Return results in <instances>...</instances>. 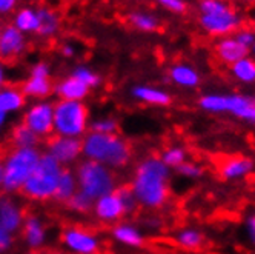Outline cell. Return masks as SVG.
Returning a JSON list of instances; mask_svg holds the SVG:
<instances>
[{
  "instance_id": "d590c367",
  "label": "cell",
  "mask_w": 255,
  "mask_h": 254,
  "mask_svg": "<svg viewBox=\"0 0 255 254\" xmlns=\"http://www.w3.org/2000/svg\"><path fill=\"white\" fill-rule=\"evenodd\" d=\"M119 123L114 119H102L93 123L91 131L94 133H102V134H117Z\"/></svg>"
},
{
  "instance_id": "bcb514c9",
  "label": "cell",
  "mask_w": 255,
  "mask_h": 254,
  "mask_svg": "<svg viewBox=\"0 0 255 254\" xmlns=\"http://www.w3.org/2000/svg\"><path fill=\"white\" fill-rule=\"evenodd\" d=\"M72 52H74V51H72L69 46H65L63 48V54H65V56H72Z\"/></svg>"
},
{
  "instance_id": "9c48e42d",
  "label": "cell",
  "mask_w": 255,
  "mask_h": 254,
  "mask_svg": "<svg viewBox=\"0 0 255 254\" xmlns=\"http://www.w3.org/2000/svg\"><path fill=\"white\" fill-rule=\"evenodd\" d=\"M63 244L74 253L79 254H97L100 251V241L93 231L86 228L71 227L62 234Z\"/></svg>"
},
{
  "instance_id": "277c9868",
  "label": "cell",
  "mask_w": 255,
  "mask_h": 254,
  "mask_svg": "<svg viewBox=\"0 0 255 254\" xmlns=\"http://www.w3.org/2000/svg\"><path fill=\"white\" fill-rule=\"evenodd\" d=\"M60 174V163L46 153L40 156L37 167H35L31 177L25 182V185L20 188V193L29 201H48L56 193Z\"/></svg>"
},
{
  "instance_id": "5bb4252c",
  "label": "cell",
  "mask_w": 255,
  "mask_h": 254,
  "mask_svg": "<svg viewBox=\"0 0 255 254\" xmlns=\"http://www.w3.org/2000/svg\"><path fill=\"white\" fill-rule=\"evenodd\" d=\"M25 49V40L22 32L14 25H6L0 34V59L3 62H12Z\"/></svg>"
},
{
  "instance_id": "f6af8a7d",
  "label": "cell",
  "mask_w": 255,
  "mask_h": 254,
  "mask_svg": "<svg viewBox=\"0 0 255 254\" xmlns=\"http://www.w3.org/2000/svg\"><path fill=\"white\" fill-rule=\"evenodd\" d=\"M5 119H6V113L0 111V128H2V126H3V123H5Z\"/></svg>"
},
{
  "instance_id": "ba28073f",
  "label": "cell",
  "mask_w": 255,
  "mask_h": 254,
  "mask_svg": "<svg viewBox=\"0 0 255 254\" xmlns=\"http://www.w3.org/2000/svg\"><path fill=\"white\" fill-rule=\"evenodd\" d=\"M252 103H255V97L245 94L209 93L198 99V106L203 111L212 114H232L235 117Z\"/></svg>"
},
{
  "instance_id": "cb8c5ba5",
  "label": "cell",
  "mask_w": 255,
  "mask_h": 254,
  "mask_svg": "<svg viewBox=\"0 0 255 254\" xmlns=\"http://www.w3.org/2000/svg\"><path fill=\"white\" fill-rule=\"evenodd\" d=\"M23 238L31 248H39L45 241V228L35 216H26Z\"/></svg>"
},
{
  "instance_id": "ab89813d",
  "label": "cell",
  "mask_w": 255,
  "mask_h": 254,
  "mask_svg": "<svg viewBox=\"0 0 255 254\" xmlns=\"http://www.w3.org/2000/svg\"><path fill=\"white\" fill-rule=\"evenodd\" d=\"M237 119H240L243 122H248V123L255 125V103H252L251 106L245 108V110L239 116H237Z\"/></svg>"
},
{
  "instance_id": "2e32d148",
  "label": "cell",
  "mask_w": 255,
  "mask_h": 254,
  "mask_svg": "<svg viewBox=\"0 0 255 254\" xmlns=\"http://www.w3.org/2000/svg\"><path fill=\"white\" fill-rule=\"evenodd\" d=\"M51 88L49 69L45 63H39L34 66L31 77L23 83L22 91L32 97H45L51 93Z\"/></svg>"
},
{
  "instance_id": "d6a6232c",
  "label": "cell",
  "mask_w": 255,
  "mask_h": 254,
  "mask_svg": "<svg viewBox=\"0 0 255 254\" xmlns=\"http://www.w3.org/2000/svg\"><path fill=\"white\" fill-rule=\"evenodd\" d=\"M116 193L122 199V202L125 205V210H126V214L135 213V210L138 208V204H137V199H135L131 187L129 185H120V187L116 188Z\"/></svg>"
},
{
  "instance_id": "6da1fadb",
  "label": "cell",
  "mask_w": 255,
  "mask_h": 254,
  "mask_svg": "<svg viewBox=\"0 0 255 254\" xmlns=\"http://www.w3.org/2000/svg\"><path fill=\"white\" fill-rule=\"evenodd\" d=\"M129 187L138 207L151 211L160 210L171 196V168L158 156L144 157L135 165Z\"/></svg>"
},
{
  "instance_id": "7c38bea8",
  "label": "cell",
  "mask_w": 255,
  "mask_h": 254,
  "mask_svg": "<svg viewBox=\"0 0 255 254\" xmlns=\"http://www.w3.org/2000/svg\"><path fill=\"white\" fill-rule=\"evenodd\" d=\"M94 213L99 221L106 222V224L119 222L122 217L128 216L122 199L119 197V194L116 191L97 199L94 204Z\"/></svg>"
},
{
  "instance_id": "e0dca14e",
  "label": "cell",
  "mask_w": 255,
  "mask_h": 254,
  "mask_svg": "<svg viewBox=\"0 0 255 254\" xmlns=\"http://www.w3.org/2000/svg\"><path fill=\"white\" fill-rule=\"evenodd\" d=\"M23 210L14 202L9 196H0V224H2L9 233L17 231L23 222Z\"/></svg>"
},
{
  "instance_id": "ffe728a7",
  "label": "cell",
  "mask_w": 255,
  "mask_h": 254,
  "mask_svg": "<svg viewBox=\"0 0 255 254\" xmlns=\"http://www.w3.org/2000/svg\"><path fill=\"white\" fill-rule=\"evenodd\" d=\"M132 96L148 105H155V106H168L171 103V96L169 93H166L165 89L160 88H154V86H135L132 89Z\"/></svg>"
},
{
  "instance_id": "52a82bcc",
  "label": "cell",
  "mask_w": 255,
  "mask_h": 254,
  "mask_svg": "<svg viewBox=\"0 0 255 254\" xmlns=\"http://www.w3.org/2000/svg\"><path fill=\"white\" fill-rule=\"evenodd\" d=\"M88 110L79 100H62L54 108V128L59 136L77 137L85 133Z\"/></svg>"
},
{
  "instance_id": "7bdbcfd3",
  "label": "cell",
  "mask_w": 255,
  "mask_h": 254,
  "mask_svg": "<svg viewBox=\"0 0 255 254\" xmlns=\"http://www.w3.org/2000/svg\"><path fill=\"white\" fill-rule=\"evenodd\" d=\"M14 5H15V0H0V12H6L12 9Z\"/></svg>"
},
{
  "instance_id": "f546056e",
  "label": "cell",
  "mask_w": 255,
  "mask_h": 254,
  "mask_svg": "<svg viewBox=\"0 0 255 254\" xmlns=\"http://www.w3.org/2000/svg\"><path fill=\"white\" fill-rule=\"evenodd\" d=\"M15 28L19 31H37L39 29V17L32 9H22L15 17Z\"/></svg>"
},
{
  "instance_id": "4fadbf2b",
  "label": "cell",
  "mask_w": 255,
  "mask_h": 254,
  "mask_svg": "<svg viewBox=\"0 0 255 254\" xmlns=\"http://www.w3.org/2000/svg\"><path fill=\"white\" fill-rule=\"evenodd\" d=\"M249 52L251 51L246 46H243L240 42H237L234 39V35H228V37L218 39L214 45L215 59L226 66H231L235 62L248 57Z\"/></svg>"
},
{
  "instance_id": "c3c4849f",
  "label": "cell",
  "mask_w": 255,
  "mask_h": 254,
  "mask_svg": "<svg viewBox=\"0 0 255 254\" xmlns=\"http://www.w3.org/2000/svg\"><path fill=\"white\" fill-rule=\"evenodd\" d=\"M251 54H252L254 59H255V42H254V45H252V48H251Z\"/></svg>"
},
{
  "instance_id": "8fae6325",
  "label": "cell",
  "mask_w": 255,
  "mask_h": 254,
  "mask_svg": "<svg viewBox=\"0 0 255 254\" xmlns=\"http://www.w3.org/2000/svg\"><path fill=\"white\" fill-rule=\"evenodd\" d=\"M48 154H51L59 163L74 162L82 153V142L74 137L65 136H49L45 140Z\"/></svg>"
},
{
  "instance_id": "1f68e13d",
  "label": "cell",
  "mask_w": 255,
  "mask_h": 254,
  "mask_svg": "<svg viewBox=\"0 0 255 254\" xmlns=\"http://www.w3.org/2000/svg\"><path fill=\"white\" fill-rule=\"evenodd\" d=\"M94 201L89 196H86L82 191H77L74 196H72L69 201L66 202V207L69 210H74L77 213H89L91 210H94Z\"/></svg>"
},
{
  "instance_id": "d4e9b609",
  "label": "cell",
  "mask_w": 255,
  "mask_h": 254,
  "mask_svg": "<svg viewBox=\"0 0 255 254\" xmlns=\"http://www.w3.org/2000/svg\"><path fill=\"white\" fill-rule=\"evenodd\" d=\"M76 188H77V180L72 174L71 170H62L59 184L56 188V193H54V201L56 202H68L69 199L76 194Z\"/></svg>"
},
{
  "instance_id": "836d02e7",
  "label": "cell",
  "mask_w": 255,
  "mask_h": 254,
  "mask_svg": "<svg viewBox=\"0 0 255 254\" xmlns=\"http://www.w3.org/2000/svg\"><path fill=\"white\" fill-rule=\"evenodd\" d=\"M174 171L178 176L185 177V179H191V180H197V179H200L205 174V170H203L202 165H198V163H195V162H189V160H186L185 163H181V165L177 167Z\"/></svg>"
},
{
  "instance_id": "9a60e30c",
  "label": "cell",
  "mask_w": 255,
  "mask_h": 254,
  "mask_svg": "<svg viewBox=\"0 0 255 254\" xmlns=\"http://www.w3.org/2000/svg\"><path fill=\"white\" fill-rule=\"evenodd\" d=\"M255 170V162L251 157L246 156H232L225 159L220 167H218V174L223 180H237V179H243L249 176Z\"/></svg>"
},
{
  "instance_id": "83f0119b",
  "label": "cell",
  "mask_w": 255,
  "mask_h": 254,
  "mask_svg": "<svg viewBox=\"0 0 255 254\" xmlns=\"http://www.w3.org/2000/svg\"><path fill=\"white\" fill-rule=\"evenodd\" d=\"M39 17V29L37 32L40 35H51L57 31L59 28V17L57 14L51 11L49 8H42L37 11Z\"/></svg>"
},
{
  "instance_id": "7402d4cb",
  "label": "cell",
  "mask_w": 255,
  "mask_h": 254,
  "mask_svg": "<svg viewBox=\"0 0 255 254\" xmlns=\"http://www.w3.org/2000/svg\"><path fill=\"white\" fill-rule=\"evenodd\" d=\"M25 105V94L22 88L17 86H5L0 89V111H17Z\"/></svg>"
},
{
  "instance_id": "e575fe53",
  "label": "cell",
  "mask_w": 255,
  "mask_h": 254,
  "mask_svg": "<svg viewBox=\"0 0 255 254\" xmlns=\"http://www.w3.org/2000/svg\"><path fill=\"white\" fill-rule=\"evenodd\" d=\"M232 35H234V39L237 42H240L243 46H246L251 51V48H252V45L255 42V29L254 28L243 25L240 29H237Z\"/></svg>"
},
{
  "instance_id": "f35d334b",
  "label": "cell",
  "mask_w": 255,
  "mask_h": 254,
  "mask_svg": "<svg viewBox=\"0 0 255 254\" xmlns=\"http://www.w3.org/2000/svg\"><path fill=\"white\" fill-rule=\"evenodd\" d=\"M12 244V238H11V233L0 224V253H5Z\"/></svg>"
},
{
  "instance_id": "7dc6e473",
  "label": "cell",
  "mask_w": 255,
  "mask_h": 254,
  "mask_svg": "<svg viewBox=\"0 0 255 254\" xmlns=\"http://www.w3.org/2000/svg\"><path fill=\"white\" fill-rule=\"evenodd\" d=\"M2 82H3V71H2V66H0V86H2Z\"/></svg>"
},
{
  "instance_id": "30bf717a",
  "label": "cell",
  "mask_w": 255,
  "mask_h": 254,
  "mask_svg": "<svg viewBox=\"0 0 255 254\" xmlns=\"http://www.w3.org/2000/svg\"><path fill=\"white\" fill-rule=\"evenodd\" d=\"M23 123L40 137H49L54 130V108L49 103H37L25 114Z\"/></svg>"
},
{
  "instance_id": "f1b7e54d",
  "label": "cell",
  "mask_w": 255,
  "mask_h": 254,
  "mask_svg": "<svg viewBox=\"0 0 255 254\" xmlns=\"http://www.w3.org/2000/svg\"><path fill=\"white\" fill-rule=\"evenodd\" d=\"M165 165H168L171 170H175L177 167H180L181 163H185L188 160V153L183 147H178V145H174V147H168L166 150H163L161 156H158Z\"/></svg>"
},
{
  "instance_id": "484cf974",
  "label": "cell",
  "mask_w": 255,
  "mask_h": 254,
  "mask_svg": "<svg viewBox=\"0 0 255 254\" xmlns=\"http://www.w3.org/2000/svg\"><path fill=\"white\" fill-rule=\"evenodd\" d=\"M175 244L185 250H198L205 244V234L198 228L189 227L175 233Z\"/></svg>"
},
{
  "instance_id": "4dcf8cb0",
  "label": "cell",
  "mask_w": 255,
  "mask_h": 254,
  "mask_svg": "<svg viewBox=\"0 0 255 254\" xmlns=\"http://www.w3.org/2000/svg\"><path fill=\"white\" fill-rule=\"evenodd\" d=\"M129 22L132 23V26L141 31H155L158 28L157 17L146 14V12H132L129 15Z\"/></svg>"
},
{
  "instance_id": "44dd1931",
  "label": "cell",
  "mask_w": 255,
  "mask_h": 254,
  "mask_svg": "<svg viewBox=\"0 0 255 254\" xmlns=\"http://www.w3.org/2000/svg\"><path fill=\"white\" fill-rule=\"evenodd\" d=\"M39 142H40L39 136L35 133H32L22 122L19 125H15L11 130L8 145L12 150H15V148H34Z\"/></svg>"
},
{
  "instance_id": "7a4b0ae2",
  "label": "cell",
  "mask_w": 255,
  "mask_h": 254,
  "mask_svg": "<svg viewBox=\"0 0 255 254\" xmlns=\"http://www.w3.org/2000/svg\"><path fill=\"white\" fill-rule=\"evenodd\" d=\"M82 151L89 159L111 170H122L132 160V147L119 134L91 131L82 140Z\"/></svg>"
},
{
  "instance_id": "60d3db41",
  "label": "cell",
  "mask_w": 255,
  "mask_h": 254,
  "mask_svg": "<svg viewBox=\"0 0 255 254\" xmlns=\"http://www.w3.org/2000/svg\"><path fill=\"white\" fill-rule=\"evenodd\" d=\"M245 228H246V234H248L249 242L255 247V214L248 217L246 222H245Z\"/></svg>"
},
{
  "instance_id": "8992f818",
  "label": "cell",
  "mask_w": 255,
  "mask_h": 254,
  "mask_svg": "<svg viewBox=\"0 0 255 254\" xmlns=\"http://www.w3.org/2000/svg\"><path fill=\"white\" fill-rule=\"evenodd\" d=\"M40 160V153L35 148H15L9 151L5 160V173L2 188L6 193L20 190L34 173Z\"/></svg>"
},
{
  "instance_id": "603a6c76",
  "label": "cell",
  "mask_w": 255,
  "mask_h": 254,
  "mask_svg": "<svg viewBox=\"0 0 255 254\" xmlns=\"http://www.w3.org/2000/svg\"><path fill=\"white\" fill-rule=\"evenodd\" d=\"M56 91L63 100H80L88 94L89 86H86L76 77H69L57 85Z\"/></svg>"
},
{
  "instance_id": "b9f144b4",
  "label": "cell",
  "mask_w": 255,
  "mask_h": 254,
  "mask_svg": "<svg viewBox=\"0 0 255 254\" xmlns=\"http://www.w3.org/2000/svg\"><path fill=\"white\" fill-rule=\"evenodd\" d=\"M8 156V153L0 148V185H2L3 182V173H5V157Z\"/></svg>"
},
{
  "instance_id": "ee69618b",
  "label": "cell",
  "mask_w": 255,
  "mask_h": 254,
  "mask_svg": "<svg viewBox=\"0 0 255 254\" xmlns=\"http://www.w3.org/2000/svg\"><path fill=\"white\" fill-rule=\"evenodd\" d=\"M232 3H240V5H255V0H231Z\"/></svg>"
},
{
  "instance_id": "681fc988",
  "label": "cell",
  "mask_w": 255,
  "mask_h": 254,
  "mask_svg": "<svg viewBox=\"0 0 255 254\" xmlns=\"http://www.w3.org/2000/svg\"><path fill=\"white\" fill-rule=\"evenodd\" d=\"M0 34H2V32H0Z\"/></svg>"
},
{
  "instance_id": "74e56055",
  "label": "cell",
  "mask_w": 255,
  "mask_h": 254,
  "mask_svg": "<svg viewBox=\"0 0 255 254\" xmlns=\"http://www.w3.org/2000/svg\"><path fill=\"white\" fill-rule=\"evenodd\" d=\"M155 2L158 5H161L163 8L172 11L174 14H185L188 9V5L185 0H155Z\"/></svg>"
},
{
  "instance_id": "ac0fdd59",
  "label": "cell",
  "mask_w": 255,
  "mask_h": 254,
  "mask_svg": "<svg viewBox=\"0 0 255 254\" xmlns=\"http://www.w3.org/2000/svg\"><path fill=\"white\" fill-rule=\"evenodd\" d=\"M169 79L172 83L181 88H195L200 85V74L198 71L189 65L177 63L169 69Z\"/></svg>"
},
{
  "instance_id": "3957f363",
  "label": "cell",
  "mask_w": 255,
  "mask_h": 254,
  "mask_svg": "<svg viewBox=\"0 0 255 254\" xmlns=\"http://www.w3.org/2000/svg\"><path fill=\"white\" fill-rule=\"evenodd\" d=\"M197 12L198 26L211 37H228L243 26L231 0H198Z\"/></svg>"
},
{
  "instance_id": "5b68a950",
  "label": "cell",
  "mask_w": 255,
  "mask_h": 254,
  "mask_svg": "<svg viewBox=\"0 0 255 254\" xmlns=\"http://www.w3.org/2000/svg\"><path fill=\"white\" fill-rule=\"evenodd\" d=\"M77 180L80 191L89 196L94 202L106 194H111L119 187L114 170L89 159L79 165Z\"/></svg>"
},
{
  "instance_id": "d6986e66",
  "label": "cell",
  "mask_w": 255,
  "mask_h": 254,
  "mask_svg": "<svg viewBox=\"0 0 255 254\" xmlns=\"http://www.w3.org/2000/svg\"><path fill=\"white\" fill-rule=\"evenodd\" d=\"M113 238L125 245V247H131V248H138L144 244V238L141 231L132 225V224H117L113 228Z\"/></svg>"
},
{
  "instance_id": "8d00e7d4",
  "label": "cell",
  "mask_w": 255,
  "mask_h": 254,
  "mask_svg": "<svg viewBox=\"0 0 255 254\" xmlns=\"http://www.w3.org/2000/svg\"><path fill=\"white\" fill-rule=\"evenodd\" d=\"M72 77H76L77 80L83 82L86 86H96V85H99V82H100L99 76H96L93 71H89V69H86V68H79V69H76L74 72H72Z\"/></svg>"
},
{
  "instance_id": "4316f807",
  "label": "cell",
  "mask_w": 255,
  "mask_h": 254,
  "mask_svg": "<svg viewBox=\"0 0 255 254\" xmlns=\"http://www.w3.org/2000/svg\"><path fill=\"white\" fill-rule=\"evenodd\" d=\"M231 76L242 83H255V59L245 57L229 66Z\"/></svg>"
}]
</instances>
